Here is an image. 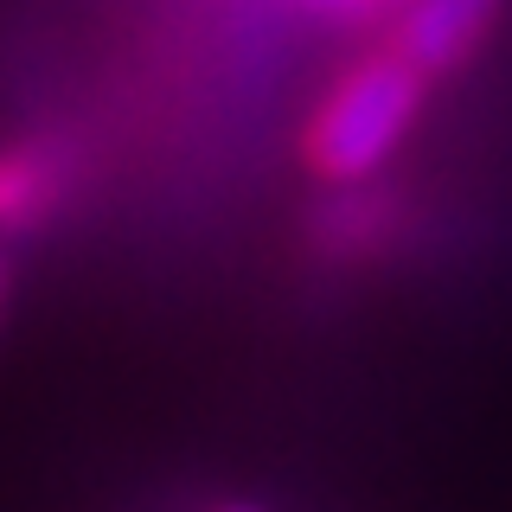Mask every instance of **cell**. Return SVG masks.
Returning <instances> with one entry per match:
<instances>
[{"label": "cell", "mask_w": 512, "mask_h": 512, "mask_svg": "<svg viewBox=\"0 0 512 512\" xmlns=\"http://www.w3.org/2000/svg\"><path fill=\"white\" fill-rule=\"evenodd\" d=\"M416 103H423V77L404 58L378 52V58L352 64V71L333 77V90L320 96V109L308 122V160L327 180H365L410 135Z\"/></svg>", "instance_id": "1"}, {"label": "cell", "mask_w": 512, "mask_h": 512, "mask_svg": "<svg viewBox=\"0 0 512 512\" xmlns=\"http://www.w3.org/2000/svg\"><path fill=\"white\" fill-rule=\"evenodd\" d=\"M487 26H493V7H480V0H429V7H410L404 20H397L384 52L404 58L416 77H436V71L468 58Z\"/></svg>", "instance_id": "2"}, {"label": "cell", "mask_w": 512, "mask_h": 512, "mask_svg": "<svg viewBox=\"0 0 512 512\" xmlns=\"http://www.w3.org/2000/svg\"><path fill=\"white\" fill-rule=\"evenodd\" d=\"M64 167L52 148H0V231H26L58 205Z\"/></svg>", "instance_id": "3"}, {"label": "cell", "mask_w": 512, "mask_h": 512, "mask_svg": "<svg viewBox=\"0 0 512 512\" xmlns=\"http://www.w3.org/2000/svg\"><path fill=\"white\" fill-rule=\"evenodd\" d=\"M7 282H13V269H7V250H0V308H7Z\"/></svg>", "instance_id": "4"}, {"label": "cell", "mask_w": 512, "mask_h": 512, "mask_svg": "<svg viewBox=\"0 0 512 512\" xmlns=\"http://www.w3.org/2000/svg\"><path fill=\"white\" fill-rule=\"evenodd\" d=\"M224 512H256V506H224Z\"/></svg>", "instance_id": "5"}]
</instances>
